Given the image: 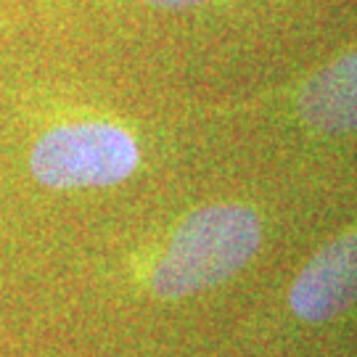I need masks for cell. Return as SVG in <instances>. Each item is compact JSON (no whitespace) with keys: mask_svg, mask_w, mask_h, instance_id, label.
<instances>
[{"mask_svg":"<svg viewBox=\"0 0 357 357\" xmlns=\"http://www.w3.org/2000/svg\"><path fill=\"white\" fill-rule=\"evenodd\" d=\"M262 243L259 217L241 204H212L188 215L153 265L151 291L183 299L215 289L249 265Z\"/></svg>","mask_w":357,"mask_h":357,"instance_id":"1","label":"cell"},{"mask_svg":"<svg viewBox=\"0 0 357 357\" xmlns=\"http://www.w3.org/2000/svg\"><path fill=\"white\" fill-rule=\"evenodd\" d=\"M141 162L128 130L109 122H75L48 130L32 149V175L45 188H106L128 180Z\"/></svg>","mask_w":357,"mask_h":357,"instance_id":"2","label":"cell"},{"mask_svg":"<svg viewBox=\"0 0 357 357\" xmlns=\"http://www.w3.org/2000/svg\"><path fill=\"white\" fill-rule=\"evenodd\" d=\"M289 302L307 323H326L357 305V233L331 241L307 262Z\"/></svg>","mask_w":357,"mask_h":357,"instance_id":"3","label":"cell"},{"mask_svg":"<svg viewBox=\"0 0 357 357\" xmlns=\"http://www.w3.org/2000/svg\"><path fill=\"white\" fill-rule=\"evenodd\" d=\"M296 106L307 125L320 132L342 135L357 130V51L310 77Z\"/></svg>","mask_w":357,"mask_h":357,"instance_id":"4","label":"cell"},{"mask_svg":"<svg viewBox=\"0 0 357 357\" xmlns=\"http://www.w3.org/2000/svg\"><path fill=\"white\" fill-rule=\"evenodd\" d=\"M143 3H151L159 8H193V6L206 3V0H143Z\"/></svg>","mask_w":357,"mask_h":357,"instance_id":"5","label":"cell"}]
</instances>
